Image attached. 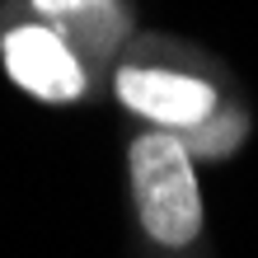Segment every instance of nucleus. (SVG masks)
<instances>
[{
    "instance_id": "2",
    "label": "nucleus",
    "mask_w": 258,
    "mask_h": 258,
    "mask_svg": "<svg viewBox=\"0 0 258 258\" xmlns=\"http://www.w3.org/2000/svg\"><path fill=\"white\" fill-rule=\"evenodd\" d=\"M5 71L19 89L47 103H71L85 94V71L75 47L56 28H42V24H24L5 38Z\"/></svg>"
},
{
    "instance_id": "3",
    "label": "nucleus",
    "mask_w": 258,
    "mask_h": 258,
    "mask_svg": "<svg viewBox=\"0 0 258 258\" xmlns=\"http://www.w3.org/2000/svg\"><path fill=\"white\" fill-rule=\"evenodd\" d=\"M117 99L132 113H141V117H150L160 127H174V132H192L216 113V89L207 80L178 75V71L127 66V71H117Z\"/></svg>"
},
{
    "instance_id": "4",
    "label": "nucleus",
    "mask_w": 258,
    "mask_h": 258,
    "mask_svg": "<svg viewBox=\"0 0 258 258\" xmlns=\"http://www.w3.org/2000/svg\"><path fill=\"white\" fill-rule=\"evenodd\" d=\"M33 10L56 19V33L71 38V47H113L122 33V14L113 0H33Z\"/></svg>"
},
{
    "instance_id": "1",
    "label": "nucleus",
    "mask_w": 258,
    "mask_h": 258,
    "mask_svg": "<svg viewBox=\"0 0 258 258\" xmlns=\"http://www.w3.org/2000/svg\"><path fill=\"white\" fill-rule=\"evenodd\" d=\"M132 197L146 235L164 249H183L202 230V192H197L188 141L174 132H146L132 141Z\"/></svg>"
}]
</instances>
